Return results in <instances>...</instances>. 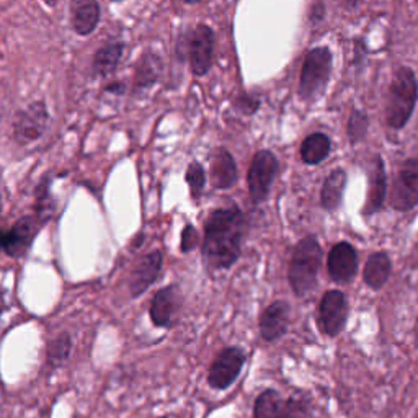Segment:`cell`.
Returning a JSON list of instances; mask_svg holds the SVG:
<instances>
[{"label":"cell","mask_w":418,"mask_h":418,"mask_svg":"<svg viewBox=\"0 0 418 418\" xmlns=\"http://www.w3.org/2000/svg\"><path fill=\"white\" fill-rule=\"evenodd\" d=\"M246 219L237 206L216 209L206 220L203 258L211 268L232 266L241 255Z\"/></svg>","instance_id":"6da1fadb"},{"label":"cell","mask_w":418,"mask_h":418,"mask_svg":"<svg viewBox=\"0 0 418 418\" xmlns=\"http://www.w3.org/2000/svg\"><path fill=\"white\" fill-rule=\"evenodd\" d=\"M418 98L417 77L410 67L401 65L394 72L387 93L386 120L394 129H401L408 123Z\"/></svg>","instance_id":"7a4b0ae2"},{"label":"cell","mask_w":418,"mask_h":418,"mask_svg":"<svg viewBox=\"0 0 418 418\" xmlns=\"http://www.w3.org/2000/svg\"><path fill=\"white\" fill-rule=\"evenodd\" d=\"M322 262V248L314 236L304 237L296 246L289 263V283L296 296H304L316 286Z\"/></svg>","instance_id":"3957f363"},{"label":"cell","mask_w":418,"mask_h":418,"mask_svg":"<svg viewBox=\"0 0 418 418\" xmlns=\"http://www.w3.org/2000/svg\"><path fill=\"white\" fill-rule=\"evenodd\" d=\"M332 72V51L321 46L304 59L299 79V95L307 102L317 100L325 90Z\"/></svg>","instance_id":"277c9868"},{"label":"cell","mask_w":418,"mask_h":418,"mask_svg":"<svg viewBox=\"0 0 418 418\" xmlns=\"http://www.w3.org/2000/svg\"><path fill=\"white\" fill-rule=\"evenodd\" d=\"M276 173H278V159L271 150H258L248 168L247 183L253 203H262L270 193Z\"/></svg>","instance_id":"5b68a950"},{"label":"cell","mask_w":418,"mask_h":418,"mask_svg":"<svg viewBox=\"0 0 418 418\" xmlns=\"http://www.w3.org/2000/svg\"><path fill=\"white\" fill-rule=\"evenodd\" d=\"M391 204L397 211H410L418 204V157L408 159L399 168L392 183Z\"/></svg>","instance_id":"8992f818"},{"label":"cell","mask_w":418,"mask_h":418,"mask_svg":"<svg viewBox=\"0 0 418 418\" xmlns=\"http://www.w3.org/2000/svg\"><path fill=\"white\" fill-rule=\"evenodd\" d=\"M48 123L49 115L45 102H35L17 113L13 121V136L18 144H30L45 134Z\"/></svg>","instance_id":"52a82bcc"},{"label":"cell","mask_w":418,"mask_h":418,"mask_svg":"<svg viewBox=\"0 0 418 418\" xmlns=\"http://www.w3.org/2000/svg\"><path fill=\"white\" fill-rule=\"evenodd\" d=\"M246 363V355L237 346L225 348L216 356L209 369V384L211 387L224 391L236 381L237 376L241 374L242 366Z\"/></svg>","instance_id":"ba28073f"},{"label":"cell","mask_w":418,"mask_h":418,"mask_svg":"<svg viewBox=\"0 0 418 418\" xmlns=\"http://www.w3.org/2000/svg\"><path fill=\"white\" fill-rule=\"evenodd\" d=\"M346 298L341 291L333 289L323 294L321 303V327L328 337H337L346 322Z\"/></svg>","instance_id":"9c48e42d"},{"label":"cell","mask_w":418,"mask_h":418,"mask_svg":"<svg viewBox=\"0 0 418 418\" xmlns=\"http://www.w3.org/2000/svg\"><path fill=\"white\" fill-rule=\"evenodd\" d=\"M214 35L208 25L195 28L190 40V67L195 75H206L213 64Z\"/></svg>","instance_id":"30bf717a"},{"label":"cell","mask_w":418,"mask_h":418,"mask_svg":"<svg viewBox=\"0 0 418 418\" xmlns=\"http://www.w3.org/2000/svg\"><path fill=\"white\" fill-rule=\"evenodd\" d=\"M327 268L335 283H348L358 270V253L348 242H340L328 253Z\"/></svg>","instance_id":"8fae6325"},{"label":"cell","mask_w":418,"mask_h":418,"mask_svg":"<svg viewBox=\"0 0 418 418\" xmlns=\"http://www.w3.org/2000/svg\"><path fill=\"white\" fill-rule=\"evenodd\" d=\"M40 223L35 216H23L15 225L3 236L2 247L10 257H23L35 241Z\"/></svg>","instance_id":"7c38bea8"},{"label":"cell","mask_w":418,"mask_h":418,"mask_svg":"<svg viewBox=\"0 0 418 418\" xmlns=\"http://www.w3.org/2000/svg\"><path fill=\"white\" fill-rule=\"evenodd\" d=\"M161 268H162V253L159 250L150 252L147 255L140 258L138 265L134 266L133 273H131V281H129L131 294H133L134 298H138V296L145 293L149 286L157 280L159 273H161Z\"/></svg>","instance_id":"4fadbf2b"},{"label":"cell","mask_w":418,"mask_h":418,"mask_svg":"<svg viewBox=\"0 0 418 418\" xmlns=\"http://www.w3.org/2000/svg\"><path fill=\"white\" fill-rule=\"evenodd\" d=\"M387 195V175L381 156H374L369 168V191L363 213L373 216L383 208Z\"/></svg>","instance_id":"5bb4252c"},{"label":"cell","mask_w":418,"mask_h":418,"mask_svg":"<svg viewBox=\"0 0 418 418\" xmlns=\"http://www.w3.org/2000/svg\"><path fill=\"white\" fill-rule=\"evenodd\" d=\"M289 306L284 300H276L265 309L260 317V333L263 340L275 341L288 330Z\"/></svg>","instance_id":"9a60e30c"},{"label":"cell","mask_w":418,"mask_h":418,"mask_svg":"<svg viewBox=\"0 0 418 418\" xmlns=\"http://www.w3.org/2000/svg\"><path fill=\"white\" fill-rule=\"evenodd\" d=\"M70 18H72V28L77 35H90L100 22L98 0H74L72 7H70Z\"/></svg>","instance_id":"2e32d148"},{"label":"cell","mask_w":418,"mask_h":418,"mask_svg":"<svg viewBox=\"0 0 418 418\" xmlns=\"http://www.w3.org/2000/svg\"><path fill=\"white\" fill-rule=\"evenodd\" d=\"M209 177L213 186L218 188V190L231 188L237 182V167L229 150H216L213 159H211Z\"/></svg>","instance_id":"e0dca14e"},{"label":"cell","mask_w":418,"mask_h":418,"mask_svg":"<svg viewBox=\"0 0 418 418\" xmlns=\"http://www.w3.org/2000/svg\"><path fill=\"white\" fill-rule=\"evenodd\" d=\"M391 270L392 263L391 258L387 257V253L376 252L368 258V262H366L363 271L364 283L373 289H381L383 286L387 283L389 276H391Z\"/></svg>","instance_id":"ac0fdd59"},{"label":"cell","mask_w":418,"mask_h":418,"mask_svg":"<svg viewBox=\"0 0 418 418\" xmlns=\"http://www.w3.org/2000/svg\"><path fill=\"white\" fill-rule=\"evenodd\" d=\"M346 185V173L344 168H335L328 173L325 182H323L321 201L323 209L335 211L341 204L344 191Z\"/></svg>","instance_id":"d6986e66"},{"label":"cell","mask_w":418,"mask_h":418,"mask_svg":"<svg viewBox=\"0 0 418 418\" xmlns=\"http://www.w3.org/2000/svg\"><path fill=\"white\" fill-rule=\"evenodd\" d=\"M177 293L175 286H168L166 289H161L154 296L152 304H150V319L157 327H166L170 323L173 309H175Z\"/></svg>","instance_id":"ffe728a7"},{"label":"cell","mask_w":418,"mask_h":418,"mask_svg":"<svg viewBox=\"0 0 418 418\" xmlns=\"http://www.w3.org/2000/svg\"><path fill=\"white\" fill-rule=\"evenodd\" d=\"M330 154V138L323 133H314L300 145V157L307 166H317Z\"/></svg>","instance_id":"44dd1931"},{"label":"cell","mask_w":418,"mask_h":418,"mask_svg":"<svg viewBox=\"0 0 418 418\" xmlns=\"http://www.w3.org/2000/svg\"><path fill=\"white\" fill-rule=\"evenodd\" d=\"M121 54H123V46L120 43L105 45L102 49H98L93 58V72L100 77H108L115 72L118 67Z\"/></svg>","instance_id":"7402d4cb"},{"label":"cell","mask_w":418,"mask_h":418,"mask_svg":"<svg viewBox=\"0 0 418 418\" xmlns=\"http://www.w3.org/2000/svg\"><path fill=\"white\" fill-rule=\"evenodd\" d=\"M283 403V397L273 389H268L258 396L253 407V418H280Z\"/></svg>","instance_id":"603a6c76"},{"label":"cell","mask_w":418,"mask_h":418,"mask_svg":"<svg viewBox=\"0 0 418 418\" xmlns=\"http://www.w3.org/2000/svg\"><path fill=\"white\" fill-rule=\"evenodd\" d=\"M161 69H162L161 61H159L157 56L154 54L144 56L138 67V74H136V87L145 88L152 86V83L159 79Z\"/></svg>","instance_id":"cb8c5ba5"},{"label":"cell","mask_w":418,"mask_h":418,"mask_svg":"<svg viewBox=\"0 0 418 418\" xmlns=\"http://www.w3.org/2000/svg\"><path fill=\"white\" fill-rule=\"evenodd\" d=\"M70 338L67 333H63L59 335L53 344L49 345V351H48V364L51 368H58L59 364H63L65 360L69 358L70 353Z\"/></svg>","instance_id":"d4e9b609"},{"label":"cell","mask_w":418,"mask_h":418,"mask_svg":"<svg viewBox=\"0 0 418 418\" xmlns=\"http://www.w3.org/2000/svg\"><path fill=\"white\" fill-rule=\"evenodd\" d=\"M368 115L361 110H353L348 121V138L351 144H358L368 133Z\"/></svg>","instance_id":"484cf974"},{"label":"cell","mask_w":418,"mask_h":418,"mask_svg":"<svg viewBox=\"0 0 418 418\" xmlns=\"http://www.w3.org/2000/svg\"><path fill=\"white\" fill-rule=\"evenodd\" d=\"M186 182L191 188V193H193V196H198L201 191H203L206 178H204L203 167H201L198 162L190 163V167H188L186 170Z\"/></svg>","instance_id":"4316f807"},{"label":"cell","mask_w":418,"mask_h":418,"mask_svg":"<svg viewBox=\"0 0 418 418\" xmlns=\"http://www.w3.org/2000/svg\"><path fill=\"white\" fill-rule=\"evenodd\" d=\"M280 418H311V412H309V407L303 401L288 399L283 403Z\"/></svg>","instance_id":"83f0119b"},{"label":"cell","mask_w":418,"mask_h":418,"mask_svg":"<svg viewBox=\"0 0 418 418\" xmlns=\"http://www.w3.org/2000/svg\"><path fill=\"white\" fill-rule=\"evenodd\" d=\"M196 246H198V234H196L195 227L188 225V227H185V231H183V236H182V250L183 252L193 250Z\"/></svg>","instance_id":"f1b7e54d"},{"label":"cell","mask_w":418,"mask_h":418,"mask_svg":"<svg viewBox=\"0 0 418 418\" xmlns=\"http://www.w3.org/2000/svg\"><path fill=\"white\" fill-rule=\"evenodd\" d=\"M3 309H6V293L0 288V314L3 312Z\"/></svg>","instance_id":"f546056e"},{"label":"cell","mask_w":418,"mask_h":418,"mask_svg":"<svg viewBox=\"0 0 418 418\" xmlns=\"http://www.w3.org/2000/svg\"><path fill=\"white\" fill-rule=\"evenodd\" d=\"M346 3H348L350 7H356L358 6V0H346Z\"/></svg>","instance_id":"4dcf8cb0"},{"label":"cell","mask_w":418,"mask_h":418,"mask_svg":"<svg viewBox=\"0 0 418 418\" xmlns=\"http://www.w3.org/2000/svg\"><path fill=\"white\" fill-rule=\"evenodd\" d=\"M45 2H46V3H49L51 7H54L56 3H58V0H45Z\"/></svg>","instance_id":"1f68e13d"},{"label":"cell","mask_w":418,"mask_h":418,"mask_svg":"<svg viewBox=\"0 0 418 418\" xmlns=\"http://www.w3.org/2000/svg\"><path fill=\"white\" fill-rule=\"evenodd\" d=\"M113 2H121V0H113Z\"/></svg>","instance_id":"d6a6232c"},{"label":"cell","mask_w":418,"mask_h":418,"mask_svg":"<svg viewBox=\"0 0 418 418\" xmlns=\"http://www.w3.org/2000/svg\"><path fill=\"white\" fill-rule=\"evenodd\" d=\"M162 418H167V417H162Z\"/></svg>","instance_id":"836d02e7"}]
</instances>
